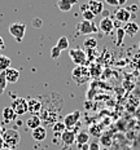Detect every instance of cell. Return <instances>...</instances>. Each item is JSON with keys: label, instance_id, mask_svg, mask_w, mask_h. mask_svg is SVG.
Returning <instances> with one entry per match:
<instances>
[{"label": "cell", "instance_id": "obj_33", "mask_svg": "<svg viewBox=\"0 0 140 150\" xmlns=\"http://www.w3.org/2000/svg\"><path fill=\"white\" fill-rule=\"evenodd\" d=\"M104 1H105V3H108V4H109V5H112V7H118V5H119V4H118L117 0H104Z\"/></svg>", "mask_w": 140, "mask_h": 150}, {"label": "cell", "instance_id": "obj_11", "mask_svg": "<svg viewBox=\"0 0 140 150\" xmlns=\"http://www.w3.org/2000/svg\"><path fill=\"white\" fill-rule=\"evenodd\" d=\"M87 7H88V9L95 16L104 12V5H102V3L99 1V0H88V1H87Z\"/></svg>", "mask_w": 140, "mask_h": 150}, {"label": "cell", "instance_id": "obj_39", "mask_svg": "<svg viewBox=\"0 0 140 150\" xmlns=\"http://www.w3.org/2000/svg\"><path fill=\"white\" fill-rule=\"evenodd\" d=\"M100 150H109L108 148H104V149H100Z\"/></svg>", "mask_w": 140, "mask_h": 150}, {"label": "cell", "instance_id": "obj_16", "mask_svg": "<svg viewBox=\"0 0 140 150\" xmlns=\"http://www.w3.org/2000/svg\"><path fill=\"white\" fill-rule=\"evenodd\" d=\"M123 30H124V34H126V35H129V36H135L136 34L139 33V25L130 21V22H127L126 25H124Z\"/></svg>", "mask_w": 140, "mask_h": 150}, {"label": "cell", "instance_id": "obj_9", "mask_svg": "<svg viewBox=\"0 0 140 150\" xmlns=\"http://www.w3.org/2000/svg\"><path fill=\"white\" fill-rule=\"evenodd\" d=\"M3 74H4L5 79H7V83L14 84L18 79H20V71H18L17 69H14V67L7 69L5 71H3Z\"/></svg>", "mask_w": 140, "mask_h": 150}, {"label": "cell", "instance_id": "obj_42", "mask_svg": "<svg viewBox=\"0 0 140 150\" xmlns=\"http://www.w3.org/2000/svg\"><path fill=\"white\" fill-rule=\"evenodd\" d=\"M139 1H140V0H139Z\"/></svg>", "mask_w": 140, "mask_h": 150}, {"label": "cell", "instance_id": "obj_13", "mask_svg": "<svg viewBox=\"0 0 140 150\" xmlns=\"http://www.w3.org/2000/svg\"><path fill=\"white\" fill-rule=\"evenodd\" d=\"M116 18H117V21H119V22L127 23V22H130V18H131V12H130V9L119 8L116 12Z\"/></svg>", "mask_w": 140, "mask_h": 150}, {"label": "cell", "instance_id": "obj_21", "mask_svg": "<svg viewBox=\"0 0 140 150\" xmlns=\"http://www.w3.org/2000/svg\"><path fill=\"white\" fill-rule=\"evenodd\" d=\"M52 129H53V132L56 135H62V133L65 132V129H66V127H65L64 122H56V123L52 124Z\"/></svg>", "mask_w": 140, "mask_h": 150}, {"label": "cell", "instance_id": "obj_36", "mask_svg": "<svg viewBox=\"0 0 140 150\" xmlns=\"http://www.w3.org/2000/svg\"><path fill=\"white\" fill-rule=\"evenodd\" d=\"M117 1H118V4H119V5H123L124 3L127 1V0H117Z\"/></svg>", "mask_w": 140, "mask_h": 150}, {"label": "cell", "instance_id": "obj_30", "mask_svg": "<svg viewBox=\"0 0 140 150\" xmlns=\"http://www.w3.org/2000/svg\"><path fill=\"white\" fill-rule=\"evenodd\" d=\"M132 64H134V66L138 69V70H140V53H139V54H136L135 57H134Z\"/></svg>", "mask_w": 140, "mask_h": 150}, {"label": "cell", "instance_id": "obj_35", "mask_svg": "<svg viewBox=\"0 0 140 150\" xmlns=\"http://www.w3.org/2000/svg\"><path fill=\"white\" fill-rule=\"evenodd\" d=\"M5 48V44H4V40H3V38L0 36V51L1 49H4Z\"/></svg>", "mask_w": 140, "mask_h": 150}, {"label": "cell", "instance_id": "obj_41", "mask_svg": "<svg viewBox=\"0 0 140 150\" xmlns=\"http://www.w3.org/2000/svg\"><path fill=\"white\" fill-rule=\"evenodd\" d=\"M139 30H140V26H139Z\"/></svg>", "mask_w": 140, "mask_h": 150}, {"label": "cell", "instance_id": "obj_5", "mask_svg": "<svg viewBox=\"0 0 140 150\" xmlns=\"http://www.w3.org/2000/svg\"><path fill=\"white\" fill-rule=\"evenodd\" d=\"M69 56H70V60L73 61V64H75V66L87 64V53L85 51H82V49H79V48L70 49Z\"/></svg>", "mask_w": 140, "mask_h": 150}, {"label": "cell", "instance_id": "obj_25", "mask_svg": "<svg viewBox=\"0 0 140 150\" xmlns=\"http://www.w3.org/2000/svg\"><path fill=\"white\" fill-rule=\"evenodd\" d=\"M7 79H5L4 74L0 73V95H3V92L5 91V88H7Z\"/></svg>", "mask_w": 140, "mask_h": 150}, {"label": "cell", "instance_id": "obj_28", "mask_svg": "<svg viewBox=\"0 0 140 150\" xmlns=\"http://www.w3.org/2000/svg\"><path fill=\"white\" fill-rule=\"evenodd\" d=\"M100 137H101V144H102V146L108 148V146L112 145V137H110V136L104 135V136H100Z\"/></svg>", "mask_w": 140, "mask_h": 150}, {"label": "cell", "instance_id": "obj_18", "mask_svg": "<svg viewBox=\"0 0 140 150\" xmlns=\"http://www.w3.org/2000/svg\"><path fill=\"white\" fill-rule=\"evenodd\" d=\"M16 118H17V114L13 111V109H12L11 106H7V108L3 110V119L7 122V123H9V122H13Z\"/></svg>", "mask_w": 140, "mask_h": 150}, {"label": "cell", "instance_id": "obj_20", "mask_svg": "<svg viewBox=\"0 0 140 150\" xmlns=\"http://www.w3.org/2000/svg\"><path fill=\"white\" fill-rule=\"evenodd\" d=\"M11 64H12V60L5 54H0V73L5 71L7 69L11 67Z\"/></svg>", "mask_w": 140, "mask_h": 150}, {"label": "cell", "instance_id": "obj_34", "mask_svg": "<svg viewBox=\"0 0 140 150\" xmlns=\"http://www.w3.org/2000/svg\"><path fill=\"white\" fill-rule=\"evenodd\" d=\"M5 148V144H4V140H3V137L0 136V150H3Z\"/></svg>", "mask_w": 140, "mask_h": 150}, {"label": "cell", "instance_id": "obj_17", "mask_svg": "<svg viewBox=\"0 0 140 150\" xmlns=\"http://www.w3.org/2000/svg\"><path fill=\"white\" fill-rule=\"evenodd\" d=\"M40 124H42V119H40L39 115H31L29 119L26 120V126H27V128H30L31 131L40 127Z\"/></svg>", "mask_w": 140, "mask_h": 150}, {"label": "cell", "instance_id": "obj_24", "mask_svg": "<svg viewBox=\"0 0 140 150\" xmlns=\"http://www.w3.org/2000/svg\"><path fill=\"white\" fill-rule=\"evenodd\" d=\"M124 30L122 29V27H118L117 29V44L121 45L123 43V38H124Z\"/></svg>", "mask_w": 140, "mask_h": 150}, {"label": "cell", "instance_id": "obj_19", "mask_svg": "<svg viewBox=\"0 0 140 150\" xmlns=\"http://www.w3.org/2000/svg\"><path fill=\"white\" fill-rule=\"evenodd\" d=\"M88 141H90V133L86 132V131H80L75 137V142L79 146L86 145V144H88Z\"/></svg>", "mask_w": 140, "mask_h": 150}, {"label": "cell", "instance_id": "obj_1", "mask_svg": "<svg viewBox=\"0 0 140 150\" xmlns=\"http://www.w3.org/2000/svg\"><path fill=\"white\" fill-rule=\"evenodd\" d=\"M91 78V73H90V69L86 65H79L75 66L71 71V79L75 82L78 86H82V84L87 83Z\"/></svg>", "mask_w": 140, "mask_h": 150}, {"label": "cell", "instance_id": "obj_37", "mask_svg": "<svg viewBox=\"0 0 140 150\" xmlns=\"http://www.w3.org/2000/svg\"><path fill=\"white\" fill-rule=\"evenodd\" d=\"M3 132H4V131H3V128H1V126H0V136L3 135Z\"/></svg>", "mask_w": 140, "mask_h": 150}, {"label": "cell", "instance_id": "obj_29", "mask_svg": "<svg viewBox=\"0 0 140 150\" xmlns=\"http://www.w3.org/2000/svg\"><path fill=\"white\" fill-rule=\"evenodd\" d=\"M61 56V51L57 48V47H52L51 49V58H53V60H56V58H58Z\"/></svg>", "mask_w": 140, "mask_h": 150}, {"label": "cell", "instance_id": "obj_8", "mask_svg": "<svg viewBox=\"0 0 140 150\" xmlns=\"http://www.w3.org/2000/svg\"><path fill=\"white\" fill-rule=\"evenodd\" d=\"M42 110V102L36 98H31L27 101V111L31 115H39Z\"/></svg>", "mask_w": 140, "mask_h": 150}, {"label": "cell", "instance_id": "obj_10", "mask_svg": "<svg viewBox=\"0 0 140 150\" xmlns=\"http://www.w3.org/2000/svg\"><path fill=\"white\" fill-rule=\"evenodd\" d=\"M60 137H61V141L64 142V145L70 146V145H73V144L75 142L77 133L74 132V131H71V129H65V132L62 133Z\"/></svg>", "mask_w": 140, "mask_h": 150}, {"label": "cell", "instance_id": "obj_14", "mask_svg": "<svg viewBox=\"0 0 140 150\" xmlns=\"http://www.w3.org/2000/svg\"><path fill=\"white\" fill-rule=\"evenodd\" d=\"M31 136H33V139L35 140V141H44L47 139V129L44 127L40 126L38 128H35V129H33Z\"/></svg>", "mask_w": 140, "mask_h": 150}, {"label": "cell", "instance_id": "obj_23", "mask_svg": "<svg viewBox=\"0 0 140 150\" xmlns=\"http://www.w3.org/2000/svg\"><path fill=\"white\" fill-rule=\"evenodd\" d=\"M83 47L86 49H95L97 47V40L95 38H86L83 42Z\"/></svg>", "mask_w": 140, "mask_h": 150}, {"label": "cell", "instance_id": "obj_22", "mask_svg": "<svg viewBox=\"0 0 140 150\" xmlns=\"http://www.w3.org/2000/svg\"><path fill=\"white\" fill-rule=\"evenodd\" d=\"M56 47H57L61 52L65 51V49H68V48H69V39H68L66 36H61L60 39L57 40V44H56Z\"/></svg>", "mask_w": 140, "mask_h": 150}, {"label": "cell", "instance_id": "obj_6", "mask_svg": "<svg viewBox=\"0 0 140 150\" xmlns=\"http://www.w3.org/2000/svg\"><path fill=\"white\" fill-rule=\"evenodd\" d=\"M11 108L17 115H23L25 112H27V100L23 97L14 98L11 104Z\"/></svg>", "mask_w": 140, "mask_h": 150}, {"label": "cell", "instance_id": "obj_40", "mask_svg": "<svg viewBox=\"0 0 140 150\" xmlns=\"http://www.w3.org/2000/svg\"><path fill=\"white\" fill-rule=\"evenodd\" d=\"M139 52H140V42H139Z\"/></svg>", "mask_w": 140, "mask_h": 150}, {"label": "cell", "instance_id": "obj_3", "mask_svg": "<svg viewBox=\"0 0 140 150\" xmlns=\"http://www.w3.org/2000/svg\"><path fill=\"white\" fill-rule=\"evenodd\" d=\"M25 33H26V25L23 22H13L9 26V34H11L18 43L22 42Z\"/></svg>", "mask_w": 140, "mask_h": 150}, {"label": "cell", "instance_id": "obj_2", "mask_svg": "<svg viewBox=\"0 0 140 150\" xmlns=\"http://www.w3.org/2000/svg\"><path fill=\"white\" fill-rule=\"evenodd\" d=\"M1 137H3V140H4L5 148H11V149H14L21 141L20 132L16 129H5L4 132H3Z\"/></svg>", "mask_w": 140, "mask_h": 150}, {"label": "cell", "instance_id": "obj_31", "mask_svg": "<svg viewBox=\"0 0 140 150\" xmlns=\"http://www.w3.org/2000/svg\"><path fill=\"white\" fill-rule=\"evenodd\" d=\"M88 150H100V145H99V142H96V141H93L90 144V146H88Z\"/></svg>", "mask_w": 140, "mask_h": 150}, {"label": "cell", "instance_id": "obj_38", "mask_svg": "<svg viewBox=\"0 0 140 150\" xmlns=\"http://www.w3.org/2000/svg\"><path fill=\"white\" fill-rule=\"evenodd\" d=\"M3 150H13V149H11V148H4Z\"/></svg>", "mask_w": 140, "mask_h": 150}, {"label": "cell", "instance_id": "obj_7", "mask_svg": "<svg viewBox=\"0 0 140 150\" xmlns=\"http://www.w3.org/2000/svg\"><path fill=\"white\" fill-rule=\"evenodd\" d=\"M79 118H80V111H78V110L70 112V114H68V115H65L64 124H65V127H66V129H70V128L75 127V124L78 123Z\"/></svg>", "mask_w": 140, "mask_h": 150}, {"label": "cell", "instance_id": "obj_12", "mask_svg": "<svg viewBox=\"0 0 140 150\" xmlns=\"http://www.w3.org/2000/svg\"><path fill=\"white\" fill-rule=\"evenodd\" d=\"M99 27H100V30L102 31V33L110 34L112 31H113V29H114V22H113V20H112V18L104 17L100 21V26H99Z\"/></svg>", "mask_w": 140, "mask_h": 150}, {"label": "cell", "instance_id": "obj_4", "mask_svg": "<svg viewBox=\"0 0 140 150\" xmlns=\"http://www.w3.org/2000/svg\"><path fill=\"white\" fill-rule=\"evenodd\" d=\"M77 30L82 35H91V34H96L99 31V27L96 26L92 21H85L79 22L77 25Z\"/></svg>", "mask_w": 140, "mask_h": 150}, {"label": "cell", "instance_id": "obj_15", "mask_svg": "<svg viewBox=\"0 0 140 150\" xmlns=\"http://www.w3.org/2000/svg\"><path fill=\"white\" fill-rule=\"evenodd\" d=\"M77 3H78V0H58L57 7L61 12H69L71 11L73 5H75Z\"/></svg>", "mask_w": 140, "mask_h": 150}, {"label": "cell", "instance_id": "obj_27", "mask_svg": "<svg viewBox=\"0 0 140 150\" xmlns=\"http://www.w3.org/2000/svg\"><path fill=\"white\" fill-rule=\"evenodd\" d=\"M101 127H99V126H92L91 127V129H90V135H92V136H100L101 135Z\"/></svg>", "mask_w": 140, "mask_h": 150}, {"label": "cell", "instance_id": "obj_32", "mask_svg": "<svg viewBox=\"0 0 140 150\" xmlns=\"http://www.w3.org/2000/svg\"><path fill=\"white\" fill-rule=\"evenodd\" d=\"M33 26L36 27V29L42 27V20H40V18H34L33 20Z\"/></svg>", "mask_w": 140, "mask_h": 150}, {"label": "cell", "instance_id": "obj_26", "mask_svg": "<svg viewBox=\"0 0 140 150\" xmlns=\"http://www.w3.org/2000/svg\"><path fill=\"white\" fill-rule=\"evenodd\" d=\"M82 17H83V20H85V21H92L96 16L93 14L90 9H86L85 12H82Z\"/></svg>", "mask_w": 140, "mask_h": 150}]
</instances>
